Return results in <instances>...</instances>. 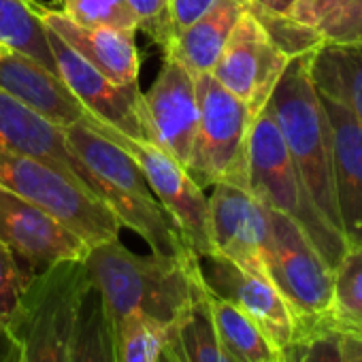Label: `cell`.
<instances>
[{"label":"cell","instance_id":"4316f807","mask_svg":"<svg viewBox=\"0 0 362 362\" xmlns=\"http://www.w3.org/2000/svg\"><path fill=\"white\" fill-rule=\"evenodd\" d=\"M166 330V326L145 315L126 317L111 330L115 362H160Z\"/></svg>","mask_w":362,"mask_h":362},{"label":"cell","instance_id":"74e56055","mask_svg":"<svg viewBox=\"0 0 362 362\" xmlns=\"http://www.w3.org/2000/svg\"><path fill=\"white\" fill-rule=\"evenodd\" d=\"M160 362H179L177 360V356L170 351V347L166 345V341H164V349H162V358H160Z\"/></svg>","mask_w":362,"mask_h":362},{"label":"cell","instance_id":"4fadbf2b","mask_svg":"<svg viewBox=\"0 0 362 362\" xmlns=\"http://www.w3.org/2000/svg\"><path fill=\"white\" fill-rule=\"evenodd\" d=\"M209 235L214 254H220L241 269L267 275L264 252L271 222L269 209L245 188L230 184L211 186Z\"/></svg>","mask_w":362,"mask_h":362},{"label":"cell","instance_id":"52a82bcc","mask_svg":"<svg viewBox=\"0 0 362 362\" xmlns=\"http://www.w3.org/2000/svg\"><path fill=\"white\" fill-rule=\"evenodd\" d=\"M199 126L188 173L201 188L230 184L247 188V149L254 115L214 75L197 77Z\"/></svg>","mask_w":362,"mask_h":362},{"label":"cell","instance_id":"9c48e42d","mask_svg":"<svg viewBox=\"0 0 362 362\" xmlns=\"http://www.w3.org/2000/svg\"><path fill=\"white\" fill-rule=\"evenodd\" d=\"M269 222L271 233L264 252L269 279L294 311L300 330L330 322L332 267L294 220L269 209Z\"/></svg>","mask_w":362,"mask_h":362},{"label":"cell","instance_id":"1f68e13d","mask_svg":"<svg viewBox=\"0 0 362 362\" xmlns=\"http://www.w3.org/2000/svg\"><path fill=\"white\" fill-rule=\"evenodd\" d=\"M126 3L134 13L139 28L147 33L162 49H166L173 41L168 0H126Z\"/></svg>","mask_w":362,"mask_h":362},{"label":"cell","instance_id":"30bf717a","mask_svg":"<svg viewBox=\"0 0 362 362\" xmlns=\"http://www.w3.org/2000/svg\"><path fill=\"white\" fill-rule=\"evenodd\" d=\"M292 58L271 39L260 20L247 9L237 22L211 75L247 105L256 117L269 103Z\"/></svg>","mask_w":362,"mask_h":362},{"label":"cell","instance_id":"7a4b0ae2","mask_svg":"<svg viewBox=\"0 0 362 362\" xmlns=\"http://www.w3.org/2000/svg\"><path fill=\"white\" fill-rule=\"evenodd\" d=\"M62 130L69 151L88 175L94 192L124 228L136 233L149 245L151 254H194L151 192L139 164L122 147L86 124H73Z\"/></svg>","mask_w":362,"mask_h":362},{"label":"cell","instance_id":"e0dca14e","mask_svg":"<svg viewBox=\"0 0 362 362\" xmlns=\"http://www.w3.org/2000/svg\"><path fill=\"white\" fill-rule=\"evenodd\" d=\"M37 11L47 28L69 43L86 62L100 71L117 86H139L141 60L134 43L136 30L111 26H81L62 11L37 5Z\"/></svg>","mask_w":362,"mask_h":362},{"label":"cell","instance_id":"ffe728a7","mask_svg":"<svg viewBox=\"0 0 362 362\" xmlns=\"http://www.w3.org/2000/svg\"><path fill=\"white\" fill-rule=\"evenodd\" d=\"M247 11V0H218L197 24L181 33L164 49V58L179 62L190 75H211L237 22Z\"/></svg>","mask_w":362,"mask_h":362},{"label":"cell","instance_id":"4dcf8cb0","mask_svg":"<svg viewBox=\"0 0 362 362\" xmlns=\"http://www.w3.org/2000/svg\"><path fill=\"white\" fill-rule=\"evenodd\" d=\"M320 35L324 43L362 45V0H337L334 13Z\"/></svg>","mask_w":362,"mask_h":362},{"label":"cell","instance_id":"8d00e7d4","mask_svg":"<svg viewBox=\"0 0 362 362\" xmlns=\"http://www.w3.org/2000/svg\"><path fill=\"white\" fill-rule=\"evenodd\" d=\"M18 358H20L18 345L9 334L5 322H0V362H18Z\"/></svg>","mask_w":362,"mask_h":362},{"label":"cell","instance_id":"5bb4252c","mask_svg":"<svg viewBox=\"0 0 362 362\" xmlns=\"http://www.w3.org/2000/svg\"><path fill=\"white\" fill-rule=\"evenodd\" d=\"M199 269L209 292L239 307L281 349L298 334L294 311L269 277L250 273L220 254L199 256Z\"/></svg>","mask_w":362,"mask_h":362},{"label":"cell","instance_id":"83f0119b","mask_svg":"<svg viewBox=\"0 0 362 362\" xmlns=\"http://www.w3.org/2000/svg\"><path fill=\"white\" fill-rule=\"evenodd\" d=\"M281 351L286 362H345L343 330L332 322H322L300 330Z\"/></svg>","mask_w":362,"mask_h":362},{"label":"cell","instance_id":"d590c367","mask_svg":"<svg viewBox=\"0 0 362 362\" xmlns=\"http://www.w3.org/2000/svg\"><path fill=\"white\" fill-rule=\"evenodd\" d=\"M247 3L260 11L273 13V16H292V7H294V0H247Z\"/></svg>","mask_w":362,"mask_h":362},{"label":"cell","instance_id":"d4e9b609","mask_svg":"<svg viewBox=\"0 0 362 362\" xmlns=\"http://www.w3.org/2000/svg\"><path fill=\"white\" fill-rule=\"evenodd\" d=\"M330 322L341 330H362V243L349 245L332 269Z\"/></svg>","mask_w":362,"mask_h":362},{"label":"cell","instance_id":"277c9868","mask_svg":"<svg viewBox=\"0 0 362 362\" xmlns=\"http://www.w3.org/2000/svg\"><path fill=\"white\" fill-rule=\"evenodd\" d=\"M92 281L83 260L60 262L33 277L5 320L18 362H71L79 309Z\"/></svg>","mask_w":362,"mask_h":362},{"label":"cell","instance_id":"7c38bea8","mask_svg":"<svg viewBox=\"0 0 362 362\" xmlns=\"http://www.w3.org/2000/svg\"><path fill=\"white\" fill-rule=\"evenodd\" d=\"M141 119L145 139L188 168L199 126L197 77L179 62L164 58L158 79L143 94Z\"/></svg>","mask_w":362,"mask_h":362},{"label":"cell","instance_id":"7402d4cb","mask_svg":"<svg viewBox=\"0 0 362 362\" xmlns=\"http://www.w3.org/2000/svg\"><path fill=\"white\" fill-rule=\"evenodd\" d=\"M207 307L222 345L237 362H286L281 347L239 307L214 292H207Z\"/></svg>","mask_w":362,"mask_h":362},{"label":"cell","instance_id":"8992f818","mask_svg":"<svg viewBox=\"0 0 362 362\" xmlns=\"http://www.w3.org/2000/svg\"><path fill=\"white\" fill-rule=\"evenodd\" d=\"M0 186L52 214L88 247L119 237L122 224L107 203L41 158L0 145Z\"/></svg>","mask_w":362,"mask_h":362},{"label":"cell","instance_id":"484cf974","mask_svg":"<svg viewBox=\"0 0 362 362\" xmlns=\"http://www.w3.org/2000/svg\"><path fill=\"white\" fill-rule=\"evenodd\" d=\"M71 362H115L111 326L94 286L86 292L79 309Z\"/></svg>","mask_w":362,"mask_h":362},{"label":"cell","instance_id":"603a6c76","mask_svg":"<svg viewBox=\"0 0 362 362\" xmlns=\"http://www.w3.org/2000/svg\"><path fill=\"white\" fill-rule=\"evenodd\" d=\"M166 345L179 362H237L216 332L207 296L166 330Z\"/></svg>","mask_w":362,"mask_h":362},{"label":"cell","instance_id":"6da1fadb","mask_svg":"<svg viewBox=\"0 0 362 362\" xmlns=\"http://www.w3.org/2000/svg\"><path fill=\"white\" fill-rule=\"evenodd\" d=\"M111 330L130 315H145L170 328L207 296L199 256H139L119 237L90 247L83 258Z\"/></svg>","mask_w":362,"mask_h":362},{"label":"cell","instance_id":"44dd1931","mask_svg":"<svg viewBox=\"0 0 362 362\" xmlns=\"http://www.w3.org/2000/svg\"><path fill=\"white\" fill-rule=\"evenodd\" d=\"M315 92L345 107L362 126V45L322 43L309 62Z\"/></svg>","mask_w":362,"mask_h":362},{"label":"cell","instance_id":"8fae6325","mask_svg":"<svg viewBox=\"0 0 362 362\" xmlns=\"http://www.w3.org/2000/svg\"><path fill=\"white\" fill-rule=\"evenodd\" d=\"M0 241L39 275L60 262L83 260L90 247L52 214L0 186Z\"/></svg>","mask_w":362,"mask_h":362},{"label":"cell","instance_id":"5b68a950","mask_svg":"<svg viewBox=\"0 0 362 362\" xmlns=\"http://www.w3.org/2000/svg\"><path fill=\"white\" fill-rule=\"evenodd\" d=\"M247 188L264 207L294 220L334 269L347 250V241L311 201L275 117L267 107L254 117L250 132Z\"/></svg>","mask_w":362,"mask_h":362},{"label":"cell","instance_id":"d6986e66","mask_svg":"<svg viewBox=\"0 0 362 362\" xmlns=\"http://www.w3.org/2000/svg\"><path fill=\"white\" fill-rule=\"evenodd\" d=\"M0 145L54 164L79 181L81 186H86L90 192H94L88 175L66 147L64 130L41 117L37 111L28 109L3 88H0Z\"/></svg>","mask_w":362,"mask_h":362},{"label":"cell","instance_id":"d6a6232c","mask_svg":"<svg viewBox=\"0 0 362 362\" xmlns=\"http://www.w3.org/2000/svg\"><path fill=\"white\" fill-rule=\"evenodd\" d=\"M218 0H168V13H170V35L177 39L192 24H197L203 16H207Z\"/></svg>","mask_w":362,"mask_h":362},{"label":"cell","instance_id":"836d02e7","mask_svg":"<svg viewBox=\"0 0 362 362\" xmlns=\"http://www.w3.org/2000/svg\"><path fill=\"white\" fill-rule=\"evenodd\" d=\"M334 7L337 0H294L290 18L303 26L313 28L315 33H322V28L328 24L330 16L334 13Z\"/></svg>","mask_w":362,"mask_h":362},{"label":"cell","instance_id":"ba28073f","mask_svg":"<svg viewBox=\"0 0 362 362\" xmlns=\"http://www.w3.org/2000/svg\"><path fill=\"white\" fill-rule=\"evenodd\" d=\"M83 124L105 139L113 141L139 164L151 192L156 194L168 218L175 222L190 250L197 256L214 254L209 235V199L203 192L205 188L197 184L188 168L181 166L156 143L124 134L107 122L92 117L90 113Z\"/></svg>","mask_w":362,"mask_h":362},{"label":"cell","instance_id":"ac0fdd59","mask_svg":"<svg viewBox=\"0 0 362 362\" xmlns=\"http://www.w3.org/2000/svg\"><path fill=\"white\" fill-rule=\"evenodd\" d=\"M320 98L332 134L337 211L349 247L362 243V126L339 103Z\"/></svg>","mask_w":362,"mask_h":362},{"label":"cell","instance_id":"f1b7e54d","mask_svg":"<svg viewBox=\"0 0 362 362\" xmlns=\"http://www.w3.org/2000/svg\"><path fill=\"white\" fill-rule=\"evenodd\" d=\"M62 13L81 26L139 30V22L126 0H62Z\"/></svg>","mask_w":362,"mask_h":362},{"label":"cell","instance_id":"e575fe53","mask_svg":"<svg viewBox=\"0 0 362 362\" xmlns=\"http://www.w3.org/2000/svg\"><path fill=\"white\" fill-rule=\"evenodd\" d=\"M345 362H362V330H343Z\"/></svg>","mask_w":362,"mask_h":362},{"label":"cell","instance_id":"2e32d148","mask_svg":"<svg viewBox=\"0 0 362 362\" xmlns=\"http://www.w3.org/2000/svg\"><path fill=\"white\" fill-rule=\"evenodd\" d=\"M0 88L60 128L83 124L88 117L58 73L5 43H0Z\"/></svg>","mask_w":362,"mask_h":362},{"label":"cell","instance_id":"9a60e30c","mask_svg":"<svg viewBox=\"0 0 362 362\" xmlns=\"http://www.w3.org/2000/svg\"><path fill=\"white\" fill-rule=\"evenodd\" d=\"M47 28V26H45ZM49 47L56 60V73L66 83L71 94L96 119L107 122L124 134L145 139L141 119L143 92L139 86H117L86 62L69 43H64L52 28H47Z\"/></svg>","mask_w":362,"mask_h":362},{"label":"cell","instance_id":"cb8c5ba5","mask_svg":"<svg viewBox=\"0 0 362 362\" xmlns=\"http://www.w3.org/2000/svg\"><path fill=\"white\" fill-rule=\"evenodd\" d=\"M0 43L33 56L56 73L47 28L33 0H0Z\"/></svg>","mask_w":362,"mask_h":362},{"label":"cell","instance_id":"f546056e","mask_svg":"<svg viewBox=\"0 0 362 362\" xmlns=\"http://www.w3.org/2000/svg\"><path fill=\"white\" fill-rule=\"evenodd\" d=\"M33 277L35 275L28 273L18 262L13 252L0 241V322H5L13 313Z\"/></svg>","mask_w":362,"mask_h":362},{"label":"cell","instance_id":"3957f363","mask_svg":"<svg viewBox=\"0 0 362 362\" xmlns=\"http://www.w3.org/2000/svg\"><path fill=\"white\" fill-rule=\"evenodd\" d=\"M311 54L313 52L294 56L288 62L267 103V109L275 117L311 201L343 235L334 197L332 134L322 98L311 81Z\"/></svg>","mask_w":362,"mask_h":362}]
</instances>
